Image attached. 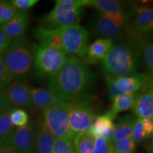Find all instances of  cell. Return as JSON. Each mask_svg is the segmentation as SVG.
<instances>
[{
    "mask_svg": "<svg viewBox=\"0 0 153 153\" xmlns=\"http://www.w3.org/2000/svg\"><path fill=\"white\" fill-rule=\"evenodd\" d=\"M94 76L85 63L78 57L69 55L60 72L50 79L48 89L64 102L87 96L92 86Z\"/></svg>",
    "mask_w": 153,
    "mask_h": 153,
    "instance_id": "1",
    "label": "cell"
},
{
    "mask_svg": "<svg viewBox=\"0 0 153 153\" xmlns=\"http://www.w3.org/2000/svg\"><path fill=\"white\" fill-rule=\"evenodd\" d=\"M140 65L137 49L131 44H114L106 57L101 61L105 77H118L135 73Z\"/></svg>",
    "mask_w": 153,
    "mask_h": 153,
    "instance_id": "2",
    "label": "cell"
},
{
    "mask_svg": "<svg viewBox=\"0 0 153 153\" xmlns=\"http://www.w3.org/2000/svg\"><path fill=\"white\" fill-rule=\"evenodd\" d=\"M86 6V0H57L55 7L42 19L41 26L48 29L77 25Z\"/></svg>",
    "mask_w": 153,
    "mask_h": 153,
    "instance_id": "3",
    "label": "cell"
},
{
    "mask_svg": "<svg viewBox=\"0 0 153 153\" xmlns=\"http://www.w3.org/2000/svg\"><path fill=\"white\" fill-rule=\"evenodd\" d=\"M34 51L23 37L15 39L10 43L2 56L6 67L14 78L22 77L30 72L33 65Z\"/></svg>",
    "mask_w": 153,
    "mask_h": 153,
    "instance_id": "4",
    "label": "cell"
},
{
    "mask_svg": "<svg viewBox=\"0 0 153 153\" xmlns=\"http://www.w3.org/2000/svg\"><path fill=\"white\" fill-rule=\"evenodd\" d=\"M69 55L62 50L41 44L34 51L33 66L39 79H50L60 72L68 61Z\"/></svg>",
    "mask_w": 153,
    "mask_h": 153,
    "instance_id": "5",
    "label": "cell"
},
{
    "mask_svg": "<svg viewBox=\"0 0 153 153\" xmlns=\"http://www.w3.org/2000/svg\"><path fill=\"white\" fill-rule=\"evenodd\" d=\"M42 122L55 139L73 140L74 134L70 129L65 103L60 101L42 111Z\"/></svg>",
    "mask_w": 153,
    "mask_h": 153,
    "instance_id": "6",
    "label": "cell"
},
{
    "mask_svg": "<svg viewBox=\"0 0 153 153\" xmlns=\"http://www.w3.org/2000/svg\"><path fill=\"white\" fill-rule=\"evenodd\" d=\"M65 103L69 125L74 135L88 131L96 115L92 104L87 96Z\"/></svg>",
    "mask_w": 153,
    "mask_h": 153,
    "instance_id": "7",
    "label": "cell"
},
{
    "mask_svg": "<svg viewBox=\"0 0 153 153\" xmlns=\"http://www.w3.org/2000/svg\"><path fill=\"white\" fill-rule=\"evenodd\" d=\"M62 51L70 56L84 57L88 48L89 32L79 25L57 28Z\"/></svg>",
    "mask_w": 153,
    "mask_h": 153,
    "instance_id": "8",
    "label": "cell"
},
{
    "mask_svg": "<svg viewBox=\"0 0 153 153\" xmlns=\"http://www.w3.org/2000/svg\"><path fill=\"white\" fill-rule=\"evenodd\" d=\"M30 89L26 82L16 80L0 91V98L7 108L10 106L29 108L32 106Z\"/></svg>",
    "mask_w": 153,
    "mask_h": 153,
    "instance_id": "9",
    "label": "cell"
},
{
    "mask_svg": "<svg viewBox=\"0 0 153 153\" xmlns=\"http://www.w3.org/2000/svg\"><path fill=\"white\" fill-rule=\"evenodd\" d=\"M36 133L33 126L15 128L6 153H34Z\"/></svg>",
    "mask_w": 153,
    "mask_h": 153,
    "instance_id": "10",
    "label": "cell"
},
{
    "mask_svg": "<svg viewBox=\"0 0 153 153\" xmlns=\"http://www.w3.org/2000/svg\"><path fill=\"white\" fill-rule=\"evenodd\" d=\"M86 6L93 7L99 13L106 15L125 28L128 22L126 4L116 0H86Z\"/></svg>",
    "mask_w": 153,
    "mask_h": 153,
    "instance_id": "11",
    "label": "cell"
},
{
    "mask_svg": "<svg viewBox=\"0 0 153 153\" xmlns=\"http://www.w3.org/2000/svg\"><path fill=\"white\" fill-rule=\"evenodd\" d=\"M91 30L100 38L120 39L124 33V28L110 17L98 13L94 16L91 24Z\"/></svg>",
    "mask_w": 153,
    "mask_h": 153,
    "instance_id": "12",
    "label": "cell"
},
{
    "mask_svg": "<svg viewBox=\"0 0 153 153\" xmlns=\"http://www.w3.org/2000/svg\"><path fill=\"white\" fill-rule=\"evenodd\" d=\"M150 76L144 73H134L116 78V83L121 94H138L148 89L152 83Z\"/></svg>",
    "mask_w": 153,
    "mask_h": 153,
    "instance_id": "13",
    "label": "cell"
},
{
    "mask_svg": "<svg viewBox=\"0 0 153 153\" xmlns=\"http://www.w3.org/2000/svg\"><path fill=\"white\" fill-rule=\"evenodd\" d=\"M116 117V116L113 114L110 111H108L102 115L96 116L88 131L95 137H101L111 143V140L115 128L114 121Z\"/></svg>",
    "mask_w": 153,
    "mask_h": 153,
    "instance_id": "14",
    "label": "cell"
},
{
    "mask_svg": "<svg viewBox=\"0 0 153 153\" xmlns=\"http://www.w3.org/2000/svg\"><path fill=\"white\" fill-rule=\"evenodd\" d=\"M28 15L26 11H19L9 22L1 26L11 41L22 38L27 27Z\"/></svg>",
    "mask_w": 153,
    "mask_h": 153,
    "instance_id": "15",
    "label": "cell"
},
{
    "mask_svg": "<svg viewBox=\"0 0 153 153\" xmlns=\"http://www.w3.org/2000/svg\"><path fill=\"white\" fill-rule=\"evenodd\" d=\"M113 45L114 42L111 39L97 38L88 46L86 61L89 64L102 61L110 51Z\"/></svg>",
    "mask_w": 153,
    "mask_h": 153,
    "instance_id": "16",
    "label": "cell"
},
{
    "mask_svg": "<svg viewBox=\"0 0 153 153\" xmlns=\"http://www.w3.org/2000/svg\"><path fill=\"white\" fill-rule=\"evenodd\" d=\"M132 110L137 118L153 119V97L148 90L137 94Z\"/></svg>",
    "mask_w": 153,
    "mask_h": 153,
    "instance_id": "17",
    "label": "cell"
},
{
    "mask_svg": "<svg viewBox=\"0 0 153 153\" xmlns=\"http://www.w3.org/2000/svg\"><path fill=\"white\" fill-rule=\"evenodd\" d=\"M30 97L32 105L42 111L61 101L50 89L40 87L30 89Z\"/></svg>",
    "mask_w": 153,
    "mask_h": 153,
    "instance_id": "18",
    "label": "cell"
},
{
    "mask_svg": "<svg viewBox=\"0 0 153 153\" xmlns=\"http://www.w3.org/2000/svg\"><path fill=\"white\" fill-rule=\"evenodd\" d=\"M137 117L135 115L128 114L122 117L117 123L115 124V128L113 133L111 143L118 142V141L125 138L132 137L133 125Z\"/></svg>",
    "mask_w": 153,
    "mask_h": 153,
    "instance_id": "19",
    "label": "cell"
},
{
    "mask_svg": "<svg viewBox=\"0 0 153 153\" xmlns=\"http://www.w3.org/2000/svg\"><path fill=\"white\" fill-rule=\"evenodd\" d=\"M134 26L138 33L153 35V8L137 10Z\"/></svg>",
    "mask_w": 153,
    "mask_h": 153,
    "instance_id": "20",
    "label": "cell"
},
{
    "mask_svg": "<svg viewBox=\"0 0 153 153\" xmlns=\"http://www.w3.org/2000/svg\"><path fill=\"white\" fill-rule=\"evenodd\" d=\"M55 138L41 121L36 135V153H51Z\"/></svg>",
    "mask_w": 153,
    "mask_h": 153,
    "instance_id": "21",
    "label": "cell"
},
{
    "mask_svg": "<svg viewBox=\"0 0 153 153\" xmlns=\"http://www.w3.org/2000/svg\"><path fill=\"white\" fill-rule=\"evenodd\" d=\"M11 108L4 109L0 114V140L4 145L6 150L8 148L15 130L10 118Z\"/></svg>",
    "mask_w": 153,
    "mask_h": 153,
    "instance_id": "22",
    "label": "cell"
},
{
    "mask_svg": "<svg viewBox=\"0 0 153 153\" xmlns=\"http://www.w3.org/2000/svg\"><path fill=\"white\" fill-rule=\"evenodd\" d=\"M72 143L76 153H92L95 137L89 131L82 132L74 135Z\"/></svg>",
    "mask_w": 153,
    "mask_h": 153,
    "instance_id": "23",
    "label": "cell"
},
{
    "mask_svg": "<svg viewBox=\"0 0 153 153\" xmlns=\"http://www.w3.org/2000/svg\"><path fill=\"white\" fill-rule=\"evenodd\" d=\"M137 94H120L112 101V107L109 111L115 116H117L120 112L131 109Z\"/></svg>",
    "mask_w": 153,
    "mask_h": 153,
    "instance_id": "24",
    "label": "cell"
},
{
    "mask_svg": "<svg viewBox=\"0 0 153 153\" xmlns=\"http://www.w3.org/2000/svg\"><path fill=\"white\" fill-rule=\"evenodd\" d=\"M10 118L13 126L18 128L27 126L29 121V116L27 112L19 108H11Z\"/></svg>",
    "mask_w": 153,
    "mask_h": 153,
    "instance_id": "25",
    "label": "cell"
},
{
    "mask_svg": "<svg viewBox=\"0 0 153 153\" xmlns=\"http://www.w3.org/2000/svg\"><path fill=\"white\" fill-rule=\"evenodd\" d=\"M17 9L9 1H0V24L2 26L16 15Z\"/></svg>",
    "mask_w": 153,
    "mask_h": 153,
    "instance_id": "26",
    "label": "cell"
},
{
    "mask_svg": "<svg viewBox=\"0 0 153 153\" xmlns=\"http://www.w3.org/2000/svg\"><path fill=\"white\" fill-rule=\"evenodd\" d=\"M111 145L116 153H135L136 148V143L132 137L120 140Z\"/></svg>",
    "mask_w": 153,
    "mask_h": 153,
    "instance_id": "27",
    "label": "cell"
},
{
    "mask_svg": "<svg viewBox=\"0 0 153 153\" xmlns=\"http://www.w3.org/2000/svg\"><path fill=\"white\" fill-rule=\"evenodd\" d=\"M51 153H76L72 140L68 139H55Z\"/></svg>",
    "mask_w": 153,
    "mask_h": 153,
    "instance_id": "28",
    "label": "cell"
},
{
    "mask_svg": "<svg viewBox=\"0 0 153 153\" xmlns=\"http://www.w3.org/2000/svg\"><path fill=\"white\" fill-rule=\"evenodd\" d=\"M14 79V76L5 65L2 54L0 55V91L10 85Z\"/></svg>",
    "mask_w": 153,
    "mask_h": 153,
    "instance_id": "29",
    "label": "cell"
},
{
    "mask_svg": "<svg viewBox=\"0 0 153 153\" xmlns=\"http://www.w3.org/2000/svg\"><path fill=\"white\" fill-rule=\"evenodd\" d=\"M132 138L135 143H141L145 140L148 139V136L147 135L145 130L143 126V120L141 118H136L133 125Z\"/></svg>",
    "mask_w": 153,
    "mask_h": 153,
    "instance_id": "30",
    "label": "cell"
},
{
    "mask_svg": "<svg viewBox=\"0 0 153 153\" xmlns=\"http://www.w3.org/2000/svg\"><path fill=\"white\" fill-rule=\"evenodd\" d=\"M143 60L149 72L153 70V43L145 44L143 51Z\"/></svg>",
    "mask_w": 153,
    "mask_h": 153,
    "instance_id": "31",
    "label": "cell"
},
{
    "mask_svg": "<svg viewBox=\"0 0 153 153\" xmlns=\"http://www.w3.org/2000/svg\"><path fill=\"white\" fill-rule=\"evenodd\" d=\"M105 79H106L108 97H109L110 100L113 101L121 93H120L119 90H118L117 85H116V78L106 76V77H105Z\"/></svg>",
    "mask_w": 153,
    "mask_h": 153,
    "instance_id": "32",
    "label": "cell"
},
{
    "mask_svg": "<svg viewBox=\"0 0 153 153\" xmlns=\"http://www.w3.org/2000/svg\"><path fill=\"white\" fill-rule=\"evenodd\" d=\"M10 2L17 9L26 11L39 2V0H12Z\"/></svg>",
    "mask_w": 153,
    "mask_h": 153,
    "instance_id": "33",
    "label": "cell"
},
{
    "mask_svg": "<svg viewBox=\"0 0 153 153\" xmlns=\"http://www.w3.org/2000/svg\"><path fill=\"white\" fill-rule=\"evenodd\" d=\"M111 143L101 137H95L94 147L92 153H107Z\"/></svg>",
    "mask_w": 153,
    "mask_h": 153,
    "instance_id": "34",
    "label": "cell"
},
{
    "mask_svg": "<svg viewBox=\"0 0 153 153\" xmlns=\"http://www.w3.org/2000/svg\"><path fill=\"white\" fill-rule=\"evenodd\" d=\"M11 43V40L6 35L2 28L0 27V55L4 53V51L8 48Z\"/></svg>",
    "mask_w": 153,
    "mask_h": 153,
    "instance_id": "35",
    "label": "cell"
},
{
    "mask_svg": "<svg viewBox=\"0 0 153 153\" xmlns=\"http://www.w3.org/2000/svg\"><path fill=\"white\" fill-rule=\"evenodd\" d=\"M142 120L145 132H146L148 137H150L153 132L152 120L151 119H148V118H143Z\"/></svg>",
    "mask_w": 153,
    "mask_h": 153,
    "instance_id": "36",
    "label": "cell"
},
{
    "mask_svg": "<svg viewBox=\"0 0 153 153\" xmlns=\"http://www.w3.org/2000/svg\"><path fill=\"white\" fill-rule=\"evenodd\" d=\"M150 137H151V143H150V145L148 146V152L149 153H153V132Z\"/></svg>",
    "mask_w": 153,
    "mask_h": 153,
    "instance_id": "37",
    "label": "cell"
},
{
    "mask_svg": "<svg viewBox=\"0 0 153 153\" xmlns=\"http://www.w3.org/2000/svg\"><path fill=\"white\" fill-rule=\"evenodd\" d=\"M7 107L5 106L4 104V102L1 100V99L0 98V114H1V113L3 111L4 109H7Z\"/></svg>",
    "mask_w": 153,
    "mask_h": 153,
    "instance_id": "38",
    "label": "cell"
},
{
    "mask_svg": "<svg viewBox=\"0 0 153 153\" xmlns=\"http://www.w3.org/2000/svg\"><path fill=\"white\" fill-rule=\"evenodd\" d=\"M0 153H6V148L1 140H0Z\"/></svg>",
    "mask_w": 153,
    "mask_h": 153,
    "instance_id": "39",
    "label": "cell"
},
{
    "mask_svg": "<svg viewBox=\"0 0 153 153\" xmlns=\"http://www.w3.org/2000/svg\"><path fill=\"white\" fill-rule=\"evenodd\" d=\"M147 90H148L149 92H150L151 94L152 95V97H153V82H152V83L150 84V87H148V89H147Z\"/></svg>",
    "mask_w": 153,
    "mask_h": 153,
    "instance_id": "40",
    "label": "cell"
},
{
    "mask_svg": "<svg viewBox=\"0 0 153 153\" xmlns=\"http://www.w3.org/2000/svg\"><path fill=\"white\" fill-rule=\"evenodd\" d=\"M107 153H116V152H115L114 150V148H113L111 143V145L109 146V149H108V152H107Z\"/></svg>",
    "mask_w": 153,
    "mask_h": 153,
    "instance_id": "41",
    "label": "cell"
},
{
    "mask_svg": "<svg viewBox=\"0 0 153 153\" xmlns=\"http://www.w3.org/2000/svg\"><path fill=\"white\" fill-rule=\"evenodd\" d=\"M149 76H150L151 80H152V81L153 82V70L150 72V75H149Z\"/></svg>",
    "mask_w": 153,
    "mask_h": 153,
    "instance_id": "42",
    "label": "cell"
},
{
    "mask_svg": "<svg viewBox=\"0 0 153 153\" xmlns=\"http://www.w3.org/2000/svg\"><path fill=\"white\" fill-rule=\"evenodd\" d=\"M152 123H153V119H152Z\"/></svg>",
    "mask_w": 153,
    "mask_h": 153,
    "instance_id": "43",
    "label": "cell"
},
{
    "mask_svg": "<svg viewBox=\"0 0 153 153\" xmlns=\"http://www.w3.org/2000/svg\"><path fill=\"white\" fill-rule=\"evenodd\" d=\"M0 26H1V24H0Z\"/></svg>",
    "mask_w": 153,
    "mask_h": 153,
    "instance_id": "44",
    "label": "cell"
}]
</instances>
